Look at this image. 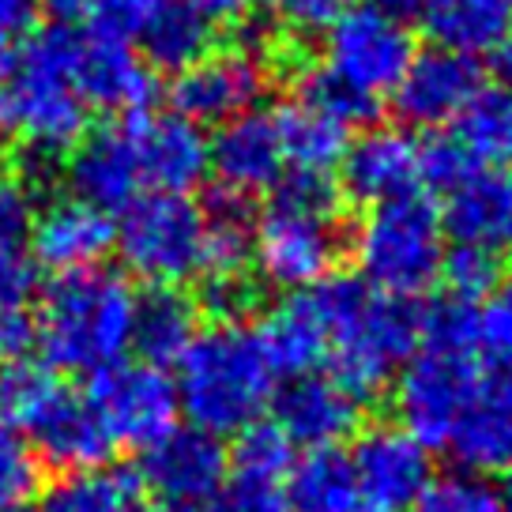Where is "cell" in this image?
Segmentation results:
<instances>
[{
    "mask_svg": "<svg viewBox=\"0 0 512 512\" xmlns=\"http://www.w3.org/2000/svg\"><path fill=\"white\" fill-rule=\"evenodd\" d=\"M136 294L110 268L57 275L38 305V351L53 373H87L125 362Z\"/></svg>",
    "mask_w": 512,
    "mask_h": 512,
    "instance_id": "5b68a950",
    "label": "cell"
},
{
    "mask_svg": "<svg viewBox=\"0 0 512 512\" xmlns=\"http://www.w3.org/2000/svg\"><path fill=\"white\" fill-rule=\"evenodd\" d=\"M343 189L358 204H388L407 192H418V140L392 125L366 128L347 144L343 159Z\"/></svg>",
    "mask_w": 512,
    "mask_h": 512,
    "instance_id": "44dd1931",
    "label": "cell"
},
{
    "mask_svg": "<svg viewBox=\"0 0 512 512\" xmlns=\"http://www.w3.org/2000/svg\"><path fill=\"white\" fill-rule=\"evenodd\" d=\"M38 0H0V64L12 61L19 46L34 34Z\"/></svg>",
    "mask_w": 512,
    "mask_h": 512,
    "instance_id": "bcb514c9",
    "label": "cell"
},
{
    "mask_svg": "<svg viewBox=\"0 0 512 512\" xmlns=\"http://www.w3.org/2000/svg\"><path fill=\"white\" fill-rule=\"evenodd\" d=\"M68 181L80 200L102 211H125L136 196H144V177L125 117L83 132L68 159Z\"/></svg>",
    "mask_w": 512,
    "mask_h": 512,
    "instance_id": "d6986e66",
    "label": "cell"
},
{
    "mask_svg": "<svg viewBox=\"0 0 512 512\" xmlns=\"http://www.w3.org/2000/svg\"><path fill=\"white\" fill-rule=\"evenodd\" d=\"M125 128L136 147L144 192L189 196L192 185L208 174V136L177 110L125 113Z\"/></svg>",
    "mask_w": 512,
    "mask_h": 512,
    "instance_id": "4fadbf2b",
    "label": "cell"
},
{
    "mask_svg": "<svg viewBox=\"0 0 512 512\" xmlns=\"http://www.w3.org/2000/svg\"><path fill=\"white\" fill-rule=\"evenodd\" d=\"M72 80L83 106L106 113H136L151 98V68L136 57L132 42L110 34H76V57H72Z\"/></svg>",
    "mask_w": 512,
    "mask_h": 512,
    "instance_id": "ffe728a7",
    "label": "cell"
},
{
    "mask_svg": "<svg viewBox=\"0 0 512 512\" xmlns=\"http://www.w3.org/2000/svg\"><path fill=\"white\" fill-rule=\"evenodd\" d=\"M490 61H494L497 68L505 72V76H512V42H505V46L497 49V53H494V57H490Z\"/></svg>",
    "mask_w": 512,
    "mask_h": 512,
    "instance_id": "f5cc1de1",
    "label": "cell"
},
{
    "mask_svg": "<svg viewBox=\"0 0 512 512\" xmlns=\"http://www.w3.org/2000/svg\"><path fill=\"white\" fill-rule=\"evenodd\" d=\"M113 249L110 211L87 204L80 196L53 200L31 223V260L57 275L98 268Z\"/></svg>",
    "mask_w": 512,
    "mask_h": 512,
    "instance_id": "7402d4cb",
    "label": "cell"
},
{
    "mask_svg": "<svg viewBox=\"0 0 512 512\" xmlns=\"http://www.w3.org/2000/svg\"><path fill=\"white\" fill-rule=\"evenodd\" d=\"M354 260L358 279H366L373 290L415 302L441 279V211L422 192H407L400 200L369 208L354 234Z\"/></svg>",
    "mask_w": 512,
    "mask_h": 512,
    "instance_id": "8992f818",
    "label": "cell"
},
{
    "mask_svg": "<svg viewBox=\"0 0 512 512\" xmlns=\"http://www.w3.org/2000/svg\"><path fill=\"white\" fill-rule=\"evenodd\" d=\"M415 512H501L497 486L479 475L452 471L426 486V494L415 501Z\"/></svg>",
    "mask_w": 512,
    "mask_h": 512,
    "instance_id": "f35d334b",
    "label": "cell"
},
{
    "mask_svg": "<svg viewBox=\"0 0 512 512\" xmlns=\"http://www.w3.org/2000/svg\"><path fill=\"white\" fill-rule=\"evenodd\" d=\"M441 230L452 245H471L501 256L512 249V170L479 166L445 196Z\"/></svg>",
    "mask_w": 512,
    "mask_h": 512,
    "instance_id": "603a6c76",
    "label": "cell"
},
{
    "mask_svg": "<svg viewBox=\"0 0 512 512\" xmlns=\"http://www.w3.org/2000/svg\"><path fill=\"white\" fill-rule=\"evenodd\" d=\"M264 4L298 31H320V27L328 31L347 8V0H264Z\"/></svg>",
    "mask_w": 512,
    "mask_h": 512,
    "instance_id": "f6af8a7d",
    "label": "cell"
},
{
    "mask_svg": "<svg viewBox=\"0 0 512 512\" xmlns=\"http://www.w3.org/2000/svg\"><path fill=\"white\" fill-rule=\"evenodd\" d=\"M253 336L275 377H290V381L305 377V373H317L324 351H328L309 290H298L279 305H272L253 328Z\"/></svg>",
    "mask_w": 512,
    "mask_h": 512,
    "instance_id": "484cf974",
    "label": "cell"
},
{
    "mask_svg": "<svg viewBox=\"0 0 512 512\" xmlns=\"http://www.w3.org/2000/svg\"><path fill=\"white\" fill-rule=\"evenodd\" d=\"M38 347V320L31 302H0V366L23 362Z\"/></svg>",
    "mask_w": 512,
    "mask_h": 512,
    "instance_id": "ee69618b",
    "label": "cell"
},
{
    "mask_svg": "<svg viewBox=\"0 0 512 512\" xmlns=\"http://www.w3.org/2000/svg\"><path fill=\"white\" fill-rule=\"evenodd\" d=\"M369 8H377L381 16H392V19H407V16H418V8H422V0H362Z\"/></svg>",
    "mask_w": 512,
    "mask_h": 512,
    "instance_id": "681fc988",
    "label": "cell"
},
{
    "mask_svg": "<svg viewBox=\"0 0 512 512\" xmlns=\"http://www.w3.org/2000/svg\"><path fill=\"white\" fill-rule=\"evenodd\" d=\"M441 279H445L452 298L475 305L479 298H490L501 287V256L486 253V249H471V245H452L441 260Z\"/></svg>",
    "mask_w": 512,
    "mask_h": 512,
    "instance_id": "8d00e7d4",
    "label": "cell"
},
{
    "mask_svg": "<svg viewBox=\"0 0 512 512\" xmlns=\"http://www.w3.org/2000/svg\"><path fill=\"white\" fill-rule=\"evenodd\" d=\"M268 91V64L253 46L211 49L196 64L174 76V110L192 125H226L253 113Z\"/></svg>",
    "mask_w": 512,
    "mask_h": 512,
    "instance_id": "8fae6325",
    "label": "cell"
},
{
    "mask_svg": "<svg viewBox=\"0 0 512 512\" xmlns=\"http://www.w3.org/2000/svg\"><path fill=\"white\" fill-rule=\"evenodd\" d=\"M215 512H290L287 482L249 479V475L226 471L223 490L215 494Z\"/></svg>",
    "mask_w": 512,
    "mask_h": 512,
    "instance_id": "60d3db41",
    "label": "cell"
},
{
    "mask_svg": "<svg viewBox=\"0 0 512 512\" xmlns=\"http://www.w3.org/2000/svg\"><path fill=\"white\" fill-rule=\"evenodd\" d=\"M324 328L328 377L358 403L381 396L422 347V309L373 290L358 275H328L309 290Z\"/></svg>",
    "mask_w": 512,
    "mask_h": 512,
    "instance_id": "6da1fadb",
    "label": "cell"
},
{
    "mask_svg": "<svg viewBox=\"0 0 512 512\" xmlns=\"http://www.w3.org/2000/svg\"><path fill=\"white\" fill-rule=\"evenodd\" d=\"M23 441L34 445V456H42L49 467H57L64 475L102 471V464L117 452L110 433L102 430L98 415L91 411L87 396L68 388V384L61 388V396L49 403V411L34 422Z\"/></svg>",
    "mask_w": 512,
    "mask_h": 512,
    "instance_id": "cb8c5ba5",
    "label": "cell"
},
{
    "mask_svg": "<svg viewBox=\"0 0 512 512\" xmlns=\"http://www.w3.org/2000/svg\"><path fill=\"white\" fill-rule=\"evenodd\" d=\"M76 31L46 27L34 31L12 61L0 64V132L31 151V159H53L64 147L80 144L87 132L76 80Z\"/></svg>",
    "mask_w": 512,
    "mask_h": 512,
    "instance_id": "277c9868",
    "label": "cell"
},
{
    "mask_svg": "<svg viewBox=\"0 0 512 512\" xmlns=\"http://www.w3.org/2000/svg\"><path fill=\"white\" fill-rule=\"evenodd\" d=\"M479 343L494 354V366L512 369V283L497 287L479 309Z\"/></svg>",
    "mask_w": 512,
    "mask_h": 512,
    "instance_id": "b9f144b4",
    "label": "cell"
},
{
    "mask_svg": "<svg viewBox=\"0 0 512 512\" xmlns=\"http://www.w3.org/2000/svg\"><path fill=\"white\" fill-rule=\"evenodd\" d=\"M294 467V445L272 422H256L234 437V448L226 452V471L249 475V479L287 482Z\"/></svg>",
    "mask_w": 512,
    "mask_h": 512,
    "instance_id": "e575fe53",
    "label": "cell"
},
{
    "mask_svg": "<svg viewBox=\"0 0 512 512\" xmlns=\"http://www.w3.org/2000/svg\"><path fill=\"white\" fill-rule=\"evenodd\" d=\"M497 501H501V512H512V467L505 471L501 486H497Z\"/></svg>",
    "mask_w": 512,
    "mask_h": 512,
    "instance_id": "816d5d0a",
    "label": "cell"
},
{
    "mask_svg": "<svg viewBox=\"0 0 512 512\" xmlns=\"http://www.w3.org/2000/svg\"><path fill=\"white\" fill-rule=\"evenodd\" d=\"M64 381L46 362H4L0 366V426L27 437L31 426L49 411V403L61 396Z\"/></svg>",
    "mask_w": 512,
    "mask_h": 512,
    "instance_id": "1f68e13d",
    "label": "cell"
},
{
    "mask_svg": "<svg viewBox=\"0 0 512 512\" xmlns=\"http://www.w3.org/2000/svg\"><path fill=\"white\" fill-rule=\"evenodd\" d=\"M211 27L208 16H200L185 0H159V8L151 12L144 23V31L136 34V42L144 49V57L155 68L166 72H185L189 64H196L204 53H211Z\"/></svg>",
    "mask_w": 512,
    "mask_h": 512,
    "instance_id": "4dcf8cb0",
    "label": "cell"
},
{
    "mask_svg": "<svg viewBox=\"0 0 512 512\" xmlns=\"http://www.w3.org/2000/svg\"><path fill=\"white\" fill-rule=\"evenodd\" d=\"M362 422V403L328 373H305L287 381L272 400V426L294 448H339Z\"/></svg>",
    "mask_w": 512,
    "mask_h": 512,
    "instance_id": "e0dca14e",
    "label": "cell"
},
{
    "mask_svg": "<svg viewBox=\"0 0 512 512\" xmlns=\"http://www.w3.org/2000/svg\"><path fill=\"white\" fill-rule=\"evenodd\" d=\"M38 494V456L16 430L0 426V512H23Z\"/></svg>",
    "mask_w": 512,
    "mask_h": 512,
    "instance_id": "74e56055",
    "label": "cell"
},
{
    "mask_svg": "<svg viewBox=\"0 0 512 512\" xmlns=\"http://www.w3.org/2000/svg\"><path fill=\"white\" fill-rule=\"evenodd\" d=\"M418 19L433 46L471 61L512 42V0H422Z\"/></svg>",
    "mask_w": 512,
    "mask_h": 512,
    "instance_id": "d4e9b609",
    "label": "cell"
},
{
    "mask_svg": "<svg viewBox=\"0 0 512 512\" xmlns=\"http://www.w3.org/2000/svg\"><path fill=\"white\" fill-rule=\"evenodd\" d=\"M23 512H27V509H23Z\"/></svg>",
    "mask_w": 512,
    "mask_h": 512,
    "instance_id": "db71d44e",
    "label": "cell"
},
{
    "mask_svg": "<svg viewBox=\"0 0 512 512\" xmlns=\"http://www.w3.org/2000/svg\"><path fill=\"white\" fill-rule=\"evenodd\" d=\"M422 347L441 354H475L479 347V309L460 298H437L422 309Z\"/></svg>",
    "mask_w": 512,
    "mask_h": 512,
    "instance_id": "d590c367",
    "label": "cell"
},
{
    "mask_svg": "<svg viewBox=\"0 0 512 512\" xmlns=\"http://www.w3.org/2000/svg\"><path fill=\"white\" fill-rule=\"evenodd\" d=\"M290 512H366L351 452L343 448H313L294 460L287 479Z\"/></svg>",
    "mask_w": 512,
    "mask_h": 512,
    "instance_id": "f1b7e54d",
    "label": "cell"
},
{
    "mask_svg": "<svg viewBox=\"0 0 512 512\" xmlns=\"http://www.w3.org/2000/svg\"><path fill=\"white\" fill-rule=\"evenodd\" d=\"M159 8V0H95L91 8V31L110 34L121 42H132L136 34L144 31V23L151 19V12Z\"/></svg>",
    "mask_w": 512,
    "mask_h": 512,
    "instance_id": "7bdbcfd3",
    "label": "cell"
},
{
    "mask_svg": "<svg viewBox=\"0 0 512 512\" xmlns=\"http://www.w3.org/2000/svg\"><path fill=\"white\" fill-rule=\"evenodd\" d=\"M475 170H479V162L467 155L464 144H460L456 136L437 132V136L418 144V181L437 192H445V196L456 189L464 177L475 174Z\"/></svg>",
    "mask_w": 512,
    "mask_h": 512,
    "instance_id": "ab89813d",
    "label": "cell"
},
{
    "mask_svg": "<svg viewBox=\"0 0 512 512\" xmlns=\"http://www.w3.org/2000/svg\"><path fill=\"white\" fill-rule=\"evenodd\" d=\"M196 336V302L177 287H147L132 305V347L147 366H177Z\"/></svg>",
    "mask_w": 512,
    "mask_h": 512,
    "instance_id": "4316f807",
    "label": "cell"
},
{
    "mask_svg": "<svg viewBox=\"0 0 512 512\" xmlns=\"http://www.w3.org/2000/svg\"><path fill=\"white\" fill-rule=\"evenodd\" d=\"M445 452L467 475H490L512 467V369L482 366L464 415L448 437Z\"/></svg>",
    "mask_w": 512,
    "mask_h": 512,
    "instance_id": "9a60e30c",
    "label": "cell"
},
{
    "mask_svg": "<svg viewBox=\"0 0 512 512\" xmlns=\"http://www.w3.org/2000/svg\"><path fill=\"white\" fill-rule=\"evenodd\" d=\"M351 464L366 512L415 509V501L433 482L430 448H422L411 433L392 422L358 433Z\"/></svg>",
    "mask_w": 512,
    "mask_h": 512,
    "instance_id": "7c38bea8",
    "label": "cell"
},
{
    "mask_svg": "<svg viewBox=\"0 0 512 512\" xmlns=\"http://www.w3.org/2000/svg\"><path fill=\"white\" fill-rule=\"evenodd\" d=\"M226 482V448L219 437L196 430V426H177L151 445L140 460L136 486L155 494V501H192L208 505Z\"/></svg>",
    "mask_w": 512,
    "mask_h": 512,
    "instance_id": "5bb4252c",
    "label": "cell"
},
{
    "mask_svg": "<svg viewBox=\"0 0 512 512\" xmlns=\"http://www.w3.org/2000/svg\"><path fill=\"white\" fill-rule=\"evenodd\" d=\"M283 140L272 113H241L219 125L215 140H208V170L219 177V189L234 196L275 189L283 181Z\"/></svg>",
    "mask_w": 512,
    "mask_h": 512,
    "instance_id": "ac0fdd59",
    "label": "cell"
},
{
    "mask_svg": "<svg viewBox=\"0 0 512 512\" xmlns=\"http://www.w3.org/2000/svg\"><path fill=\"white\" fill-rule=\"evenodd\" d=\"M34 192L23 177H0V302H31Z\"/></svg>",
    "mask_w": 512,
    "mask_h": 512,
    "instance_id": "f546056e",
    "label": "cell"
},
{
    "mask_svg": "<svg viewBox=\"0 0 512 512\" xmlns=\"http://www.w3.org/2000/svg\"><path fill=\"white\" fill-rule=\"evenodd\" d=\"M275 125L283 140V159L294 166V174H328L351 144V125H343L336 113L302 91L275 113Z\"/></svg>",
    "mask_w": 512,
    "mask_h": 512,
    "instance_id": "83f0119b",
    "label": "cell"
},
{
    "mask_svg": "<svg viewBox=\"0 0 512 512\" xmlns=\"http://www.w3.org/2000/svg\"><path fill=\"white\" fill-rule=\"evenodd\" d=\"M482 91V68L471 57L448 53V49H422L411 57L396 87V110L407 125L441 128L460 121V113L471 106V98Z\"/></svg>",
    "mask_w": 512,
    "mask_h": 512,
    "instance_id": "2e32d148",
    "label": "cell"
},
{
    "mask_svg": "<svg viewBox=\"0 0 512 512\" xmlns=\"http://www.w3.org/2000/svg\"><path fill=\"white\" fill-rule=\"evenodd\" d=\"M177 403L189 426L211 437H238L275 400V373L245 324L204 328L177 358Z\"/></svg>",
    "mask_w": 512,
    "mask_h": 512,
    "instance_id": "3957f363",
    "label": "cell"
},
{
    "mask_svg": "<svg viewBox=\"0 0 512 512\" xmlns=\"http://www.w3.org/2000/svg\"><path fill=\"white\" fill-rule=\"evenodd\" d=\"M113 245L121 249L128 272L147 279L151 287H177L204 272L208 219L189 196L144 192L121 211Z\"/></svg>",
    "mask_w": 512,
    "mask_h": 512,
    "instance_id": "52a82bcc",
    "label": "cell"
},
{
    "mask_svg": "<svg viewBox=\"0 0 512 512\" xmlns=\"http://www.w3.org/2000/svg\"><path fill=\"white\" fill-rule=\"evenodd\" d=\"M144 512H211L208 505H192V501H155Z\"/></svg>",
    "mask_w": 512,
    "mask_h": 512,
    "instance_id": "f907efd6",
    "label": "cell"
},
{
    "mask_svg": "<svg viewBox=\"0 0 512 512\" xmlns=\"http://www.w3.org/2000/svg\"><path fill=\"white\" fill-rule=\"evenodd\" d=\"M415 38L407 23L381 16L369 4H351L324 34L320 72L351 95L381 106L384 95H396L407 64L415 57Z\"/></svg>",
    "mask_w": 512,
    "mask_h": 512,
    "instance_id": "ba28073f",
    "label": "cell"
},
{
    "mask_svg": "<svg viewBox=\"0 0 512 512\" xmlns=\"http://www.w3.org/2000/svg\"><path fill=\"white\" fill-rule=\"evenodd\" d=\"M456 140L482 166H505L512 162V91L505 87H482L471 106L460 113Z\"/></svg>",
    "mask_w": 512,
    "mask_h": 512,
    "instance_id": "d6a6232c",
    "label": "cell"
},
{
    "mask_svg": "<svg viewBox=\"0 0 512 512\" xmlns=\"http://www.w3.org/2000/svg\"><path fill=\"white\" fill-rule=\"evenodd\" d=\"M42 512H144V505L132 475L83 471V475H64L46 494Z\"/></svg>",
    "mask_w": 512,
    "mask_h": 512,
    "instance_id": "836d02e7",
    "label": "cell"
},
{
    "mask_svg": "<svg viewBox=\"0 0 512 512\" xmlns=\"http://www.w3.org/2000/svg\"><path fill=\"white\" fill-rule=\"evenodd\" d=\"M38 4H46L57 19H83L95 8V0H38Z\"/></svg>",
    "mask_w": 512,
    "mask_h": 512,
    "instance_id": "c3c4849f",
    "label": "cell"
},
{
    "mask_svg": "<svg viewBox=\"0 0 512 512\" xmlns=\"http://www.w3.org/2000/svg\"><path fill=\"white\" fill-rule=\"evenodd\" d=\"M83 396L102 422V430L110 433L113 448L147 452L170 430H177L181 403H177L174 377H166V369L159 366L117 362L95 373Z\"/></svg>",
    "mask_w": 512,
    "mask_h": 512,
    "instance_id": "9c48e42d",
    "label": "cell"
},
{
    "mask_svg": "<svg viewBox=\"0 0 512 512\" xmlns=\"http://www.w3.org/2000/svg\"><path fill=\"white\" fill-rule=\"evenodd\" d=\"M185 4H192L200 16H208L211 23L215 19H238L245 8H249V0H185Z\"/></svg>",
    "mask_w": 512,
    "mask_h": 512,
    "instance_id": "7dc6e473",
    "label": "cell"
},
{
    "mask_svg": "<svg viewBox=\"0 0 512 512\" xmlns=\"http://www.w3.org/2000/svg\"><path fill=\"white\" fill-rule=\"evenodd\" d=\"M343 253V196L328 174H290L253 219V264L279 290H313Z\"/></svg>",
    "mask_w": 512,
    "mask_h": 512,
    "instance_id": "7a4b0ae2",
    "label": "cell"
},
{
    "mask_svg": "<svg viewBox=\"0 0 512 512\" xmlns=\"http://www.w3.org/2000/svg\"><path fill=\"white\" fill-rule=\"evenodd\" d=\"M479 369L475 354H441L422 347L396 373V388H392V407L400 418L396 426L430 452L445 448L475 392Z\"/></svg>",
    "mask_w": 512,
    "mask_h": 512,
    "instance_id": "30bf717a",
    "label": "cell"
}]
</instances>
